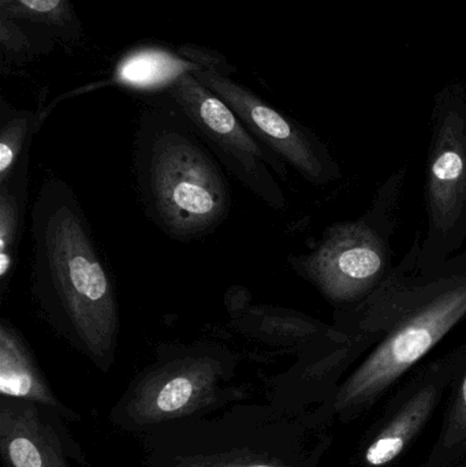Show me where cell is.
Segmentation results:
<instances>
[{
    "label": "cell",
    "mask_w": 466,
    "mask_h": 467,
    "mask_svg": "<svg viewBox=\"0 0 466 467\" xmlns=\"http://www.w3.org/2000/svg\"><path fill=\"white\" fill-rule=\"evenodd\" d=\"M256 467H270V466H256Z\"/></svg>",
    "instance_id": "cell-17"
},
{
    "label": "cell",
    "mask_w": 466,
    "mask_h": 467,
    "mask_svg": "<svg viewBox=\"0 0 466 467\" xmlns=\"http://www.w3.org/2000/svg\"><path fill=\"white\" fill-rule=\"evenodd\" d=\"M43 115L16 109L0 103V185L13 177L22 161L30 156L33 139L40 128Z\"/></svg>",
    "instance_id": "cell-12"
},
{
    "label": "cell",
    "mask_w": 466,
    "mask_h": 467,
    "mask_svg": "<svg viewBox=\"0 0 466 467\" xmlns=\"http://www.w3.org/2000/svg\"><path fill=\"white\" fill-rule=\"evenodd\" d=\"M131 158L142 210L164 235L199 241L229 219L226 170L169 96L140 114Z\"/></svg>",
    "instance_id": "cell-2"
},
{
    "label": "cell",
    "mask_w": 466,
    "mask_h": 467,
    "mask_svg": "<svg viewBox=\"0 0 466 467\" xmlns=\"http://www.w3.org/2000/svg\"><path fill=\"white\" fill-rule=\"evenodd\" d=\"M30 294L47 327L96 364L114 356L120 309L111 271L73 188L41 182L30 211Z\"/></svg>",
    "instance_id": "cell-1"
},
{
    "label": "cell",
    "mask_w": 466,
    "mask_h": 467,
    "mask_svg": "<svg viewBox=\"0 0 466 467\" xmlns=\"http://www.w3.org/2000/svg\"><path fill=\"white\" fill-rule=\"evenodd\" d=\"M166 93L226 172L274 211L286 210V196L274 175L285 180L286 164L257 141L216 93L202 85L193 73L181 77Z\"/></svg>",
    "instance_id": "cell-6"
},
{
    "label": "cell",
    "mask_w": 466,
    "mask_h": 467,
    "mask_svg": "<svg viewBox=\"0 0 466 467\" xmlns=\"http://www.w3.org/2000/svg\"><path fill=\"white\" fill-rule=\"evenodd\" d=\"M11 461L16 467H41L40 452L32 441L25 438L14 439L8 446Z\"/></svg>",
    "instance_id": "cell-16"
},
{
    "label": "cell",
    "mask_w": 466,
    "mask_h": 467,
    "mask_svg": "<svg viewBox=\"0 0 466 467\" xmlns=\"http://www.w3.org/2000/svg\"><path fill=\"white\" fill-rule=\"evenodd\" d=\"M462 372L464 373H462L461 383H460L456 402H454V410L451 413L450 422H449L448 432H446V446L459 443L460 441L466 438V365Z\"/></svg>",
    "instance_id": "cell-14"
},
{
    "label": "cell",
    "mask_w": 466,
    "mask_h": 467,
    "mask_svg": "<svg viewBox=\"0 0 466 467\" xmlns=\"http://www.w3.org/2000/svg\"><path fill=\"white\" fill-rule=\"evenodd\" d=\"M427 230L419 271L427 272L457 254L466 241V90H440L432 109L424 183Z\"/></svg>",
    "instance_id": "cell-5"
},
{
    "label": "cell",
    "mask_w": 466,
    "mask_h": 467,
    "mask_svg": "<svg viewBox=\"0 0 466 467\" xmlns=\"http://www.w3.org/2000/svg\"><path fill=\"white\" fill-rule=\"evenodd\" d=\"M224 305L230 324L257 339L333 351L345 350L350 343L336 323H325L300 310L254 304L243 287L229 288Z\"/></svg>",
    "instance_id": "cell-8"
},
{
    "label": "cell",
    "mask_w": 466,
    "mask_h": 467,
    "mask_svg": "<svg viewBox=\"0 0 466 467\" xmlns=\"http://www.w3.org/2000/svg\"><path fill=\"white\" fill-rule=\"evenodd\" d=\"M407 172V167L394 170L363 215L331 224L309 252L289 258L293 271L334 309H349L366 301L396 269L393 236Z\"/></svg>",
    "instance_id": "cell-4"
},
{
    "label": "cell",
    "mask_w": 466,
    "mask_h": 467,
    "mask_svg": "<svg viewBox=\"0 0 466 467\" xmlns=\"http://www.w3.org/2000/svg\"><path fill=\"white\" fill-rule=\"evenodd\" d=\"M0 16L44 25L66 38L79 32L70 0H0Z\"/></svg>",
    "instance_id": "cell-13"
},
{
    "label": "cell",
    "mask_w": 466,
    "mask_h": 467,
    "mask_svg": "<svg viewBox=\"0 0 466 467\" xmlns=\"http://www.w3.org/2000/svg\"><path fill=\"white\" fill-rule=\"evenodd\" d=\"M0 43L5 54L21 55L29 47L24 30L16 24V21L7 16H0Z\"/></svg>",
    "instance_id": "cell-15"
},
{
    "label": "cell",
    "mask_w": 466,
    "mask_h": 467,
    "mask_svg": "<svg viewBox=\"0 0 466 467\" xmlns=\"http://www.w3.org/2000/svg\"><path fill=\"white\" fill-rule=\"evenodd\" d=\"M174 54L161 48H141L126 55L115 68L112 82L136 90H167L188 73L218 67L221 57H213L199 47H182ZM222 70V68H221Z\"/></svg>",
    "instance_id": "cell-9"
},
{
    "label": "cell",
    "mask_w": 466,
    "mask_h": 467,
    "mask_svg": "<svg viewBox=\"0 0 466 467\" xmlns=\"http://www.w3.org/2000/svg\"><path fill=\"white\" fill-rule=\"evenodd\" d=\"M420 242L418 234L401 260L379 339L339 387V409L357 408L379 397L466 318V250L420 272Z\"/></svg>",
    "instance_id": "cell-3"
},
{
    "label": "cell",
    "mask_w": 466,
    "mask_h": 467,
    "mask_svg": "<svg viewBox=\"0 0 466 467\" xmlns=\"http://www.w3.org/2000/svg\"><path fill=\"white\" fill-rule=\"evenodd\" d=\"M193 76L237 114L265 150L295 170L306 182L326 186L341 180V166L311 129L282 114L221 68H202Z\"/></svg>",
    "instance_id": "cell-7"
},
{
    "label": "cell",
    "mask_w": 466,
    "mask_h": 467,
    "mask_svg": "<svg viewBox=\"0 0 466 467\" xmlns=\"http://www.w3.org/2000/svg\"><path fill=\"white\" fill-rule=\"evenodd\" d=\"M30 156L25 158L13 177L0 185V304L13 280L19 244L25 227L29 186Z\"/></svg>",
    "instance_id": "cell-10"
},
{
    "label": "cell",
    "mask_w": 466,
    "mask_h": 467,
    "mask_svg": "<svg viewBox=\"0 0 466 467\" xmlns=\"http://www.w3.org/2000/svg\"><path fill=\"white\" fill-rule=\"evenodd\" d=\"M0 384L3 394L14 397L37 394L43 389L24 337L7 320H0Z\"/></svg>",
    "instance_id": "cell-11"
}]
</instances>
